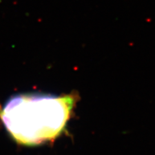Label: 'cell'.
<instances>
[{
  "label": "cell",
  "mask_w": 155,
  "mask_h": 155,
  "mask_svg": "<svg viewBox=\"0 0 155 155\" xmlns=\"http://www.w3.org/2000/svg\"><path fill=\"white\" fill-rule=\"evenodd\" d=\"M79 98L78 93L14 95L0 106V120L18 144L33 146L52 142L66 129Z\"/></svg>",
  "instance_id": "cell-1"
}]
</instances>
